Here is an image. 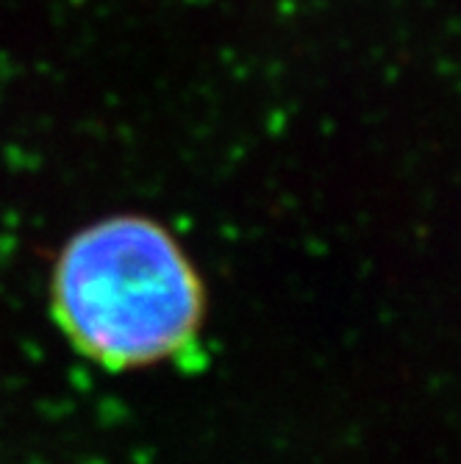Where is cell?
Instances as JSON below:
<instances>
[{"mask_svg":"<svg viewBox=\"0 0 461 464\" xmlns=\"http://www.w3.org/2000/svg\"><path fill=\"white\" fill-rule=\"evenodd\" d=\"M203 306L195 265L153 218H101L59 250L56 320L81 353L106 367H145L184 351Z\"/></svg>","mask_w":461,"mask_h":464,"instance_id":"cell-1","label":"cell"}]
</instances>
